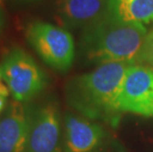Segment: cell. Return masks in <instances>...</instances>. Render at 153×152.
Segmentation results:
<instances>
[{"label": "cell", "instance_id": "obj_5", "mask_svg": "<svg viewBox=\"0 0 153 152\" xmlns=\"http://www.w3.org/2000/svg\"><path fill=\"white\" fill-rule=\"evenodd\" d=\"M118 111L153 118V68L131 64L118 98Z\"/></svg>", "mask_w": 153, "mask_h": 152}, {"label": "cell", "instance_id": "obj_6", "mask_svg": "<svg viewBox=\"0 0 153 152\" xmlns=\"http://www.w3.org/2000/svg\"><path fill=\"white\" fill-rule=\"evenodd\" d=\"M61 119L56 102L48 100L34 107L24 152H62Z\"/></svg>", "mask_w": 153, "mask_h": 152}, {"label": "cell", "instance_id": "obj_10", "mask_svg": "<svg viewBox=\"0 0 153 152\" xmlns=\"http://www.w3.org/2000/svg\"><path fill=\"white\" fill-rule=\"evenodd\" d=\"M107 12L126 23L148 24L153 22V0H108Z\"/></svg>", "mask_w": 153, "mask_h": 152}, {"label": "cell", "instance_id": "obj_11", "mask_svg": "<svg viewBox=\"0 0 153 152\" xmlns=\"http://www.w3.org/2000/svg\"><path fill=\"white\" fill-rule=\"evenodd\" d=\"M138 62L145 63L146 66L153 68V29L146 35L139 54Z\"/></svg>", "mask_w": 153, "mask_h": 152}, {"label": "cell", "instance_id": "obj_14", "mask_svg": "<svg viewBox=\"0 0 153 152\" xmlns=\"http://www.w3.org/2000/svg\"><path fill=\"white\" fill-rule=\"evenodd\" d=\"M35 1H38V0H15V2L19 3V4H26V3H32Z\"/></svg>", "mask_w": 153, "mask_h": 152}, {"label": "cell", "instance_id": "obj_12", "mask_svg": "<svg viewBox=\"0 0 153 152\" xmlns=\"http://www.w3.org/2000/svg\"><path fill=\"white\" fill-rule=\"evenodd\" d=\"M2 80L3 79L0 80V115L4 113L6 108H7L8 97L10 95V90H9L8 86Z\"/></svg>", "mask_w": 153, "mask_h": 152}, {"label": "cell", "instance_id": "obj_3", "mask_svg": "<svg viewBox=\"0 0 153 152\" xmlns=\"http://www.w3.org/2000/svg\"><path fill=\"white\" fill-rule=\"evenodd\" d=\"M2 79L13 100L29 103L47 87L48 77L35 59L20 47L8 50L1 61Z\"/></svg>", "mask_w": 153, "mask_h": 152}, {"label": "cell", "instance_id": "obj_16", "mask_svg": "<svg viewBox=\"0 0 153 152\" xmlns=\"http://www.w3.org/2000/svg\"><path fill=\"white\" fill-rule=\"evenodd\" d=\"M2 2V0H0V3H1Z\"/></svg>", "mask_w": 153, "mask_h": 152}, {"label": "cell", "instance_id": "obj_9", "mask_svg": "<svg viewBox=\"0 0 153 152\" xmlns=\"http://www.w3.org/2000/svg\"><path fill=\"white\" fill-rule=\"evenodd\" d=\"M108 0H59L55 19L63 28H86L107 11Z\"/></svg>", "mask_w": 153, "mask_h": 152}, {"label": "cell", "instance_id": "obj_2", "mask_svg": "<svg viewBox=\"0 0 153 152\" xmlns=\"http://www.w3.org/2000/svg\"><path fill=\"white\" fill-rule=\"evenodd\" d=\"M131 64H101L89 73L72 78L66 86L69 105L90 119L108 118L118 111V98Z\"/></svg>", "mask_w": 153, "mask_h": 152}, {"label": "cell", "instance_id": "obj_13", "mask_svg": "<svg viewBox=\"0 0 153 152\" xmlns=\"http://www.w3.org/2000/svg\"><path fill=\"white\" fill-rule=\"evenodd\" d=\"M4 22H5L4 14H3V11L0 9V33L2 32V29L4 27Z\"/></svg>", "mask_w": 153, "mask_h": 152}, {"label": "cell", "instance_id": "obj_8", "mask_svg": "<svg viewBox=\"0 0 153 152\" xmlns=\"http://www.w3.org/2000/svg\"><path fill=\"white\" fill-rule=\"evenodd\" d=\"M62 128V152H92L105 137L102 127L73 114L64 116Z\"/></svg>", "mask_w": 153, "mask_h": 152}, {"label": "cell", "instance_id": "obj_7", "mask_svg": "<svg viewBox=\"0 0 153 152\" xmlns=\"http://www.w3.org/2000/svg\"><path fill=\"white\" fill-rule=\"evenodd\" d=\"M34 107L16 100L0 118V152H24L30 131Z\"/></svg>", "mask_w": 153, "mask_h": 152}, {"label": "cell", "instance_id": "obj_15", "mask_svg": "<svg viewBox=\"0 0 153 152\" xmlns=\"http://www.w3.org/2000/svg\"><path fill=\"white\" fill-rule=\"evenodd\" d=\"M2 78V70H1V66H0V80Z\"/></svg>", "mask_w": 153, "mask_h": 152}, {"label": "cell", "instance_id": "obj_1", "mask_svg": "<svg viewBox=\"0 0 153 152\" xmlns=\"http://www.w3.org/2000/svg\"><path fill=\"white\" fill-rule=\"evenodd\" d=\"M147 30L143 24L126 23L114 18L108 12L84 28L80 50L96 64L111 62H138Z\"/></svg>", "mask_w": 153, "mask_h": 152}, {"label": "cell", "instance_id": "obj_4", "mask_svg": "<svg viewBox=\"0 0 153 152\" xmlns=\"http://www.w3.org/2000/svg\"><path fill=\"white\" fill-rule=\"evenodd\" d=\"M30 46L48 66L65 72L72 66L75 54L74 41L67 30L44 21H34L25 31Z\"/></svg>", "mask_w": 153, "mask_h": 152}]
</instances>
